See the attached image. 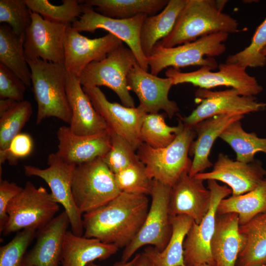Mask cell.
I'll return each instance as SVG.
<instances>
[{
    "instance_id": "7c38bea8",
    "label": "cell",
    "mask_w": 266,
    "mask_h": 266,
    "mask_svg": "<svg viewBox=\"0 0 266 266\" xmlns=\"http://www.w3.org/2000/svg\"><path fill=\"white\" fill-rule=\"evenodd\" d=\"M48 167L42 169L35 166L25 165L24 173L27 176L42 178L51 190L55 202L64 208L74 234L82 236L84 232L82 213L76 207L72 193V178L75 165L63 161L55 153L47 158Z\"/></svg>"
},
{
    "instance_id": "f6af8a7d",
    "label": "cell",
    "mask_w": 266,
    "mask_h": 266,
    "mask_svg": "<svg viewBox=\"0 0 266 266\" xmlns=\"http://www.w3.org/2000/svg\"><path fill=\"white\" fill-rule=\"evenodd\" d=\"M135 257L133 266H157L152 258L144 251Z\"/></svg>"
},
{
    "instance_id": "ab89813d",
    "label": "cell",
    "mask_w": 266,
    "mask_h": 266,
    "mask_svg": "<svg viewBox=\"0 0 266 266\" xmlns=\"http://www.w3.org/2000/svg\"><path fill=\"white\" fill-rule=\"evenodd\" d=\"M32 11L25 0H0V22L10 26L17 34L25 35L32 22Z\"/></svg>"
},
{
    "instance_id": "d6a6232c",
    "label": "cell",
    "mask_w": 266,
    "mask_h": 266,
    "mask_svg": "<svg viewBox=\"0 0 266 266\" xmlns=\"http://www.w3.org/2000/svg\"><path fill=\"white\" fill-rule=\"evenodd\" d=\"M219 137L235 152L238 161L249 163L255 160L256 153L261 152L266 154V138L259 137L254 132L245 131L241 120L230 125Z\"/></svg>"
},
{
    "instance_id": "7a4b0ae2",
    "label": "cell",
    "mask_w": 266,
    "mask_h": 266,
    "mask_svg": "<svg viewBox=\"0 0 266 266\" xmlns=\"http://www.w3.org/2000/svg\"><path fill=\"white\" fill-rule=\"evenodd\" d=\"M227 1L186 0L172 30L156 44L172 47L210 34L238 32L237 21L222 11Z\"/></svg>"
},
{
    "instance_id": "f1b7e54d",
    "label": "cell",
    "mask_w": 266,
    "mask_h": 266,
    "mask_svg": "<svg viewBox=\"0 0 266 266\" xmlns=\"http://www.w3.org/2000/svg\"><path fill=\"white\" fill-rule=\"evenodd\" d=\"M82 2L95 7L94 10L104 16L123 19L140 14L156 15L166 6L168 0H85Z\"/></svg>"
},
{
    "instance_id": "8fae6325",
    "label": "cell",
    "mask_w": 266,
    "mask_h": 266,
    "mask_svg": "<svg viewBox=\"0 0 266 266\" xmlns=\"http://www.w3.org/2000/svg\"><path fill=\"white\" fill-rule=\"evenodd\" d=\"M195 97L199 105L188 116L179 117L185 126L190 128L213 116L244 115L266 108V102H259L255 96H242L233 88L220 91L199 88Z\"/></svg>"
},
{
    "instance_id": "e0dca14e",
    "label": "cell",
    "mask_w": 266,
    "mask_h": 266,
    "mask_svg": "<svg viewBox=\"0 0 266 266\" xmlns=\"http://www.w3.org/2000/svg\"><path fill=\"white\" fill-rule=\"evenodd\" d=\"M122 44L121 39L110 33L90 39L68 25L64 41L65 66L67 72L79 77L87 66L103 60Z\"/></svg>"
},
{
    "instance_id": "5b68a950",
    "label": "cell",
    "mask_w": 266,
    "mask_h": 266,
    "mask_svg": "<svg viewBox=\"0 0 266 266\" xmlns=\"http://www.w3.org/2000/svg\"><path fill=\"white\" fill-rule=\"evenodd\" d=\"M196 136L194 128L184 125L168 146L154 148L143 143L136 153L152 178L171 187L182 173L189 172L192 163L189 150Z\"/></svg>"
},
{
    "instance_id": "52a82bcc",
    "label": "cell",
    "mask_w": 266,
    "mask_h": 266,
    "mask_svg": "<svg viewBox=\"0 0 266 266\" xmlns=\"http://www.w3.org/2000/svg\"><path fill=\"white\" fill-rule=\"evenodd\" d=\"M59 208L45 188H37L27 181L23 190L7 206L8 218L2 234L6 236L29 228L37 231L55 217Z\"/></svg>"
},
{
    "instance_id": "603a6c76",
    "label": "cell",
    "mask_w": 266,
    "mask_h": 266,
    "mask_svg": "<svg viewBox=\"0 0 266 266\" xmlns=\"http://www.w3.org/2000/svg\"><path fill=\"white\" fill-rule=\"evenodd\" d=\"M66 90L72 114L69 127L74 133L90 135L108 130L81 87L78 76L67 72Z\"/></svg>"
},
{
    "instance_id": "9c48e42d",
    "label": "cell",
    "mask_w": 266,
    "mask_h": 266,
    "mask_svg": "<svg viewBox=\"0 0 266 266\" xmlns=\"http://www.w3.org/2000/svg\"><path fill=\"white\" fill-rule=\"evenodd\" d=\"M171 186L153 179L150 195L151 202L145 221L134 238L123 251L121 261L130 260L143 246L151 245L162 251L172 233L169 200Z\"/></svg>"
},
{
    "instance_id": "7dc6e473",
    "label": "cell",
    "mask_w": 266,
    "mask_h": 266,
    "mask_svg": "<svg viewBox=\"0 0 266 266\" xmlns=\"http://www.w3.org/2000/svg\"><path fill=\"white\" fill-rule=\"evenodd\" d=\"M135 260V257H134L133 258L129 260L128 262H124L122 261L118 262L116 263L113 266H133ZM87 266H100L95 264L93 262H91L88 264Z\"/></svg>"
},
{
    "instance_id": "8d00e7d4",
    "label": "cell",
    "mask_w": 266,
    "mask_h": 266,
    "mask_svg": "<svg viewBox=\"0 0 266 266\" xmlns=\"http://www.w3.org/2000/svg\"><path fill=\"white\" fill-rule=\"evenodd\" d=\"M114 179L121 192L150 195L153 179L139 160L114 174Z\"/></svg>"
},
{
    "instance_id": "44dd1931",
    "label": "cell",
    "mask_w": 266,
    "mask_h": 266,
    "mask_svg": "<svg viewBox=\"0 0 266 266\" xmlns=\"http://www.w3.org/2000/svg\"><path fill=\"white\" fill-rule=\"evenodd\" d=\"M59 141L55 153L68 164L77 166L102 158L111 148L109 130L90 135H78L69 127H60L57 132Z\"/></svg>"
},
{
    "instance_id": "30bf717a",
    "label": "cell",
    "mask_w": 266,
    "mask_h": 266,
    "mask_svg": "<svg viewBox=\"0 0 266 266\" xmlns=\"http://www.w3.org/2000/svg\"><path fill=\"white\" fill-rule=\"evenodd\" d=\"M218 68L217 71H211L207 67H200L194 71L182 72L172 67L166 71V75L172 79L173 85L190 83L200 88L210 90L226 86L236 89L244 96H255L263 90L256 78L248 74L246 68L238 64L222 63Z\"/></svg>"
},
{
    "instance_id": "83f0119b",
    "label": "cell",
    "mask_w": 266,
    "mask_h": 266,
    "mask_svg": "<svg viewBox=\"0 0 266 266\" xmlns=\"http://www.w3.org/2000/svg\"><path fill=\"white\" fill-rule=\"evenodd\" d=\"M239 230L245 242L235 266L266 265V211L239 226Z\"/></svg>"
},
{
    "instance_id": "ffe728a7",
    "label": "cell",
    "mask_w": 266,
    "mask_h": 266,
    "mask_svg": "<svg viewBox=\"0 0 266 266\" xmlns=\"http://www.w3.org/2000/svg\"><path fill=\"white\" fill-rule=\"evenodd\" d=\"M211 194L203 181L185 171L171 187L169 213L171 217L186 215L199 224L209 210Z\"/></svg>"
},
{
    "instance_id": "836d02e7",
    "label": "cell",
    "mask_w": 266,
    "mask_h": 266,
    "mask_svg": "<svg viewBox=\"0 0 266 266\" xmlns=\"http://www.w3.org/2000/svg\"><path fill=\"white\" fill-rule=\"evenodd\" d=\"M166 113H147L140 129L142 141L154 148L165 147L175 138L184 129V125L179 119L176 126H169L165 121Z\"/></svg>"
},
{
    "instance_id": "1f68e13d",
    "label": "cell",
    "mask_w": 266,
    "mask_h": 266,
    "mask_svg": "<svg viewBox=\"0 0 266 266\" xmlns=\"http://www.w3.org/2000/svg\"><path fill=\"white\" fill-rule=\"evenodd\" d=\"M266 211V182L246 193L223 199L217 208V214L234 213L238 215L239 226Z\"/></svg>"
},
{
    "instance_id": "c3c4849f",
    "label": "cell",
    "mask_w": 266,
    "mask_h": 266,
    "mask_svg": "<svg viewBox=\"0 0 266 266\" xmlns=\"http://www.w3.org/2000/svg\"><path fill=\"white\" fill-rule=\"evenodd\" d=\"M262 54L266 57V47L262 51Z\"/></svg>"
},
{
    "instance_id": "9a60e30c",
    "label": "cell",
    "mask_w": 266,
    "mask_h": 266,
    "mask_svg": "<svg viewBox=\"0 0 266 266\" xmlns=\"http://www.w3.org/2000/svg\"><path fill=\"white\" fill-rule=\"evenodd\" d=\"M96 110L105 121L108 130L121 136L137 151L143 143L140 129L146 114L139 105L127 107L109 101L99 87L83 86Z\"/></svg>"
},
{
    "instance_id": "cb8c5ba5",
    "label": "cell",
    "mask_w": 266,
    "mask_h": 266,
    "mask_svg": "<svg viewBox=\"0 0 266 266\" xmlns=\"http://www.w3.org/2000/svg\"><path fill=\"white\" fill-rule=\"evenodd\" d=\"M244 115H220L205 119L194 127L197 138L192 143L189 155L193 156L189 174L192 177L213 166L209 157L212 146L232 123L241 120Z\"/></svg>"
},
{
    "instance_id": "d4e9b609",
    "label": "cell",
    "mask_w": 266,
    "mask_h": 266,
    "mask_svg": "<svg viewBox=\"0 0 266 266\" xmlns=\"http://www.w3.org/2000/svg\"><path fill=\"white\" fill-rule=\"evenodd\" d=\"M239 228L236 213L217 214L210 243L215 266H235L245 242Z\"/></svg>"
},
{
    "instance_id": "e575fe53",
    "label": "cell",
    "mask_w": 266,
    "mask_h": 266,
    "mask_svg": "<svg viewBox=\"0 0 266 266\" xmlns=\"http://www.w3.org/2000/svg\"><path fill=\"white\" fill-rule=\"evenodd\" d=\"M63 3L55 5L47 0H25L32 12L40 15L46 20L68 26L82 13V0H62Z\"/></svg>"
},
{
    "instance_id": "5bb4252c",
    "label": "cell",
    "mask_w": 266,
    "mask_h": 266,
    "mask_svg": "<svg viewBox=\"0 0 266 266\" xmlns=\"http://www.w3.org/2000/svg\"><path fill=\"white\" fill-rule=\"evenodd\" d=\"M147 16L140 14L128 19L112 18L101 15L93 7L83 3L81 15L71 26L79 32L94 33L99 29L108 31L128 45L135 55L139 66L148 71L149 67L147 58L142 52L140 41L141 28Z\"/></svg>"
},
{
    "instance_id": "4fadbf2b",
    "label": "cell",
    "mask_w": 266,
    "mask_h": 266,
    "mask_svg": "<svg viewBox=\"0 0 266 266\" xmlns=\"http://www.w3.org/2000/svg\"><path fill=\"white\" fill-rule=\"evenodd\" d=\"M207 188L211 194L209 210L199 224L193 222L184 242V259L186 266L208 264L215 266L210 243L214 233L217 208L220 201L232 194L226 185H221L208 180Z\"/></svg>"
},
{
    "instance_id": "7402d4cb",
    "label": "cell",
    "mask_w": 266,
    "mask_h": 266,
    "mask_svg": "<svg viewBox=\"0 0 266 266\" xmlns=\"http://www.w3.org/2000/svg\"><path fill=\"white\" fill-rule=\"evenodd\" d=\"M69 225L64 211L38 230L35 244L25 255L24 266H59Z\"/></svg>"
},
{
    "instance_id": "d6986e66",
    "label": "cell",
    "mask_w": 266,
    "mask_h": 266,
    "mask_svg": "<svg viewBox=\"0 0 266 266\" xmlns=\"http://www.w3.org/2000/svg\"><path fill=\"white\" fill-rule=\"evenodd\" d=\"M266 174L260 161L246 163L220 153L211 171L199 173L194 177L203 181L222 182L231 189L232 196H238L258 187L265 180Z\"/></svg>"
},
{
    "instance_id": "2e32d148",
    "label": "cell",
    "mask_w": 266,
    "mask_h": 266,
    "mask_svg": "<svg viewBox=\"0 0 266 266\" xmlns=\"http://www.w3.org/2000/svg\"><path fill=\"white\" fill-rule=\"evenodd\" d=\"M32 22L25 34L26 60L40 59L64 64V41L67 26L53 23L32 12Z\"/></svg>"
},
{
    "instance_id": "681fc988",
    "label": "cell",
    "mask_w": 266,
    "mask_h": 266,
    "mask_svg": "<svg viewBox=\"0 0 266 266\" xmlns=\"http://www.w3.org/2000/svg\"><path fill=\"white\" fill-rule=\"evenodd\" d=\"M199 266H211L208 264H203V265H200Z\"/></svg>"
},
{
    "instance_id": "816d5d0a",
    "label": "cell",
    "mask_w": 266,
    "mask_h": 266,
    "mask_svg": "<svg viewBox=\"0 0 266 266\" xmlns=\"http://www.w3.org/2000/svg\"><path fill=\"white\" fill-rule=\"evenodd\" d=\"M266 266V265H263V266Z\"/></svg>"
},
{
    "instance_id": "4316f807",
    "label": "cell",
    "mask_w": 266,
    "mask_h": 266,
    "mask_svg": "<svg viewBox=\"0 0 266 266\" xmlns=\"http://www.w3.org/2000/svg\"><path fill=\"white\" fill-rule=\"evenodd\" d=\"M186 0H169L158 14L147 16L141 28L140 41L144 55L147 58L156 44L172 30Z\"/></svg>"
},
{
    "instance_id": "d590c367",
    "label": "cell",
    "mask_w": 266,
    "mask_h": 266,
    "mask_svg": "<svg viewBox=\"0 0 266 266\" xmlns=\"http://www.w3.org/2000/svg\"><path fill=\"white\" fill-rule=\"evenodd\" d=\"M33 113L28 100L15 101L3 113L0 114V151L6 150L12 140L21 133Z\"/></svg>"
},
{
    "instance_id": "ba28073f",
    "label": "cell",
    "mask_w": 266,
    "mask_h": 266,
    "mask_svg": "<svg viewBox=\"0 0 266 266\" xmlns=\"http://www.w3.org/2000/svg\"><path fill=\"white\" fill-rule=\"evenodd\" d=\"M137 63L133 53L122 44L106 58L87 66L79 76L82 86H106L118 96L122 105L134 107L127 84L128 75Z\"/></svg>"
},
{
    "instance_id": "8992f818",
    "label": "cell",
    "mask_w": 266,
    "mask_h": 266,
    "mask_svg": "<svg viewBox=\"0 0 266 266\" xmlns=\"http://www.w3.org/2000/svg\"><path fill=\"white\" fill-rule=\"evenodd\" d=\"M71 189L75 204L82 214L104 205L121 193L114 174L102 158L75 166Z\"/></svg>"
},
{
    "instance_id": "ac0fdd59",
    "label": "cell",
    "mask_w": 266,
    "mask_h": 266,
    "mask_svg": "<svg viewBox=\"0 0 266 266\" xmlns=\"http://www.w3.org/2000/svg\"><path fill=\"white\" fill-rule=\"evenodd\" d=\"M129 91L137 96L140 106L147 113H158L161 110L169 118L179 111L176 102L170 100L168 93L173 85L171 78H161L135 65L127 76Z\"/></svg>"
},
{
    "instance_id": "60d3db41",
    "label": "cell",
    "mask_w": 266,
    "mask_h": 266,
    "mask_svg": "<svg viewBox=\"0 0 266 266\" xmlns=\"http://www.w3.org/2000/svg\"><path fill=\"white\" fill-rule=\"evenodd\" d=\"M109 132L111 148L102 159L112 172L116 174L139 159L128 141L118 134Z\"/></svg>"
},
{
    "instance_id": "6da1fadb",
    "label": "cell",
    "mask_w": 266,
    "mask_h": 266,
    "mask_svg": "<svg viewBox=\"0 0 266 266\" xmlns=\"http://www.w3.org/2000/svg\"><path fill=\"white\" fill-rule=\"evenodd\" d=\"M150 205L146 195L121 192L104 205L84 213L83 236L125 248L141 228Z\"/></svg>"
},
{
    "instance_id": "74e56055",
    "label": "cell",
    "mask_w": 266,
    "mask_h": 266,
    "mask_svg": "<svg viewBox=\"0 0 266 266\" xmlns=\"http://www.w3.org/2000/svg\"><path fill=\"white\" fill-rule=\"evenodd\" d=\"M266 47V17L255 31L250 44L243 50L229 56L228 64H238L242 67H261L266 65V57L262 54Z\"/></svg>"
},
{
    "instance_id": "f907efd6",
    "label": "cell",
    "mask_w": 266,
    "mask_h": 266,
    "mask_svg": "<svg viewBox=\"0 0 266 266\" xmlns=\"http://www.w3.org/2000/svg\"><path fill=\"white\" fill-rule=\"evenodd\" d=\"M265 180L266 182V176H265Z\"/></svg>"
},
{
    "instance_id": "277c9868",
    "label": "cell",
    "mask_w": 266,
    "mask_h": 266,
    "mask_svg": "<svg viewBox=\"0 0 266 266\" xmlns=\"http://www.w3.org/2000/svg\"><path fill=\"white\" fill-rule=\"evenodd\" d=\"M229 34L218 33L202 36L194 41L172 47L156 45L147 58L150 73L157 76L164 69H178L191 66L207 67L212 70L218 65L214 58L226 50Z\"/></svg>"
},
{
    "instance_id": "f35d334b",
    "label": "cell",
    "mask_w": 266,
    "mask_h": 266,
    "mask_svg": "<svg viewBox=\"0 0 266 266\" xmlns=\"http://www.w3.org/2000/svg\"><path fill=\"white\" fill-rule=\"evenodd\" d=\"M37 231L26 229L18 232L7 244L0 247V266H24L27 250L36 237Z\"/></svg>"
},
{
    "instance_id": "ee69618b",
    "label": "cell",
    "mask_w": 266,
    "mask_h": 266,
    "mask_svg": "<svg viewBox=\"0 0 266 266\" xmlns=\"http://www.w3.org/2000/svg\"><path fill=\"white\" fill-rule=\"evenodd\" d=\"M23 189L15 182L6 180L0 181V232L4 230L7 222L8 216L7 208L10 201Z\"/></svg>"
},
{
    "instance_id": "4dcf8cb0",
    "label": "cell",
    "mask_w": 266,
    "mask_h": 266,
    "mask_svg": "<svg viewBox=\"0 0 266 266\" xmlns=\"http://www.w3.org/2000/svg\"><path fill=\"white\" fill-rule=\"evenodd\" d=\"M25 35L16 34L6 24L0 27V63L13 71L29 87L31 72L26 59Z\"/></svg>"
},
{
    "instance_id": "b9f144b4",
    "label": "cell",
    "mask_w": 266,
    "mask_h": 266,
    "mask_svg": "<svg viewBox=\"0 0 266 266\" xmlns=\"http://www.w3.org/2000/svg\"><path fill=\"white\" fill-rule=\"evenodd\" d=\"M33 149V141L31 135L26 133H21L11 141L8 148L0 151V164L7 161L11 166L18 164L20 159L29 156Z\"/></svg>"
},
{
    "instance_id": "3957f363",
    "label": "cell",
    "mask_w": 266,
    "mask_h": 266,
    "mask_svg": "<svg viewBox=\"0 0 266 266\" xmlns=\"http://www.w3.org/2000/svg\"><path fill=\"white\" fill-rule=\"evenodd\" d=\"M27 61L37 106L36 124L46 118L55 117L69 125L72 114L66 93L67 71L64 64L40 59Z\"/></svg>"
},
{
    "instance_id": "484cf974",
    "label": "cell",
    "mask_w": 266,
    "mask_h": 266,
    "mask_svg": "<svg viewBox=\"0 0 266 266\" xmlns=\"http://www.w3.org/2000/svg\"><path fill=\"white\" fill-rule=\"evenodd\" d=\"M115 245L103 243L98 239L66 233L61 262L62 266H87L96 260H106L117 252Z\"/></svg>"
},
{
    "instance_id": "f546056e",
    "label": "cell",
    "mask_w": 266,
    "mask_h": 266,
    "mask_svg": "<svg viewBox=\"0 0 266 266\" xmlns=\"http://www.w3.org/2000/svg\"><path fill=\"white\" fill-rule=\"evenodd\" d=\"M194 222L186 215L171 217L172 233L165 248L161 252L153 246L144 249L157 266H186L184 259V242Z\"/></svg>"
},
{
    "instance_id": "7bdbcfd3",
    "label": "cell",
    "mask_w": 266,
    "mask_h": 266,
    "mask_svg": "<svg viewBox=\"0 0 266 266\" xmlns=\"http://www.w3.org/2000/svg\"><path fill=\"white\" fill-rule=\"evenodd\" d=\"M26 84L11 69L0 63V98L24 100Z\"/></svg>"
},
{
    "instance_id": "bcb514c9",
    "label": "cell",
    "mask_w": 266,
    "mask_h": 266,
    "mask_svg": "<svg viewBox=\"0 0 266 266\" xmlns=\"http://www.w3.org/2000/svg\"><path fill=\"white\" fill-rule=\"evenodd\" d=\"M15 101H17L9 99H0V114L3 113L7 110H8Z\"/></svg>"
}]
</instances>
